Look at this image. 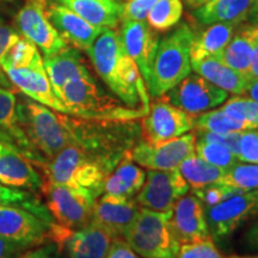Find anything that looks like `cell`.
<instances>
[{
	"instance_id": "1",
	"label": "cell",
	"mask_w": 258,
	"mask_h": 258,
	"mask_svg": "<svg viewBox=\"0 0 258 258\" xmlns=\"http://www.w3.org/2000/svg\"><path fill=\"white\" fill-rule=\"evenodd\" d=\"M86 53L110 91L129 108L146 115L151 105L150 92L137 63L125 53L118 31L104 29Z\"/></svg>"
},
{
	"instance_id": "2",
	"label": "cell",
	"mask_w": 258,
	"mask_h": 258,
	"mask_svg": "<svg viewBox=\"0 0 258 258\" xmlns=\"http://www.w3.org/2000/svg\"><path fill=\"white\" fill-rule=\"evenodd\" d=\"M120 161L72 143L48 160L42 169L44 180L86 189L98 199L103 194L105 178Z\"/></svg>"
},
{
	"instance_id": "3",
	"label": "cell",
	"mask_w": 258,
	"mask_h": 258,
	"mask_svg": "<svg viewBox=\"0 0 258 258\" xmlns=\"http://www.w3.org/2000/svg\"><path fill=\"white\" fill-rule=\"evenodd\" d=\"M67 115L84 120H138L145 112L129 108L98 85L91 74L71 80L59 96Z\"/></svg>"
},
{
	"instance_id": "4",
	"label": "cell",
	"mask_w": 258,
	"mask_h": 258,
	"mask_svg": "<svg viewBox=\"0 0 258 258\" xmlns=\"http://www.w3.org/2000/svg\"><path fill=\"white\" fill-rule=\"evenodd\" d=\"M17 115L29 143L47 160L72 143L70 115L53 110L27 96L17 101Z\"/></svg>"
},
{
	"instance_id": "5",
	"label": "cell",
	"mask_w": 258,
	"mask_h": 258,
	"mask_svg": "<svg viewBox=\"0 0 258 258\" xmlns=\"http://www.w3.org/2000/svg\"><path fill=\"white\" fill-rule=\"evenodd\" d=\"M192 38L191 28L182 23L159 41L147 83L151 97H163L191 73L190 48Z\"/></svg>"
},
{
	"instance_id": "6",
	"label": "cell",
	"mask_w": 258,
	"mask_h": 258,
	"mask_svg": "<svg viewBox=\"0 0 258 258\" xmlns=\"http://www.w3.org/2000/svg\"><path fill=\"white\" fill-rule=\"evenodd\" d=\"M171 215L172 211L157 212L141 207L122 238L143 258H175L179 243L171 231Z\"/></svg>"
},
{
	"instance_id": "7",
	"label": "cell",
	"mask_w": 258,
	"mask_h": 258,
	"mask_svg": "<svg viewBox=\"0 0 258 258\" xmlns=\"http://www.w3.org/2000/svg\"><path fill=\"white\" fill-rule=\"evenodd\" d=\"M41 190L46 195L48 211L56 224L69 230H78L91 222L97 200L91 191L44 179Z\"/></svg>"
},
{
	"instance_id": "8",
	"label": "cell",
	"mask_w": 258,
	"mask_h": 258,
	"mask_svg": "<svg viewBox=\"0 0 258 258\" xmlns=\"http://www.w3.org/2000/svg\"><path fill=\"white\" fill-rule=\"evenodd\" d=\"M48 2L25 0L14 18L15 29L19 35L30 40L44 57L54 55L69 46L47 17Z\"/></svg>"
},
{
	"instance_id": "9",
	"label": "cell",
	"mask_w": 258,
	"mask_h": 258,
	"mask_svg": "<svg viewBox=\"0 0 258 258\" xmlns=\"http://www.w3.org/2000/svg\"><path fill=\"white\" fill-rule=\"evenodd\" d=\"M205 211L213 239H225L258 217V189L235 194L218 205L205 207Z\"/></svg>"
},
{
	"instance_id": "10",
	"label": "cell",
	"mask_w": 258,
	"mask_h": 258,
	"mask_svg": "<svg viewBox=\"0 0 258 258\" xmlns=\"http://www.w3.org/2000/svg\"><path fill=\"white\" fill-rule=\"evenodd\" d=\"M141 138L154 145L178 138L194 129V116L159 97L141 120Z\"/></svg>"
},
{
	"instance_id": "11",
	"label": "cell",
	"mask_w": 258,
	"mask_h": 258,
	"mask_svg": "<svg viewBox=\"0 0 258 258\" xmlns=\"http://www.w3.org/2000/svg\"><path fill=\"white\" fill-rule=\"evenodd\" d=\"M195 144L194 132L154 145L141 139L132 148L129 156L134 163L148 170H173L178 169L183 160L195 153Z\"/></svg>"
},
{
	"instance_id": "12",
	"label": "cell",
	"mask_w": 258,
	"mask_h": 258,
	"mask_svg": "<svg viewBox=\"0 0 258 258\" xmlns=\"http://www.w3.org/2000/svg\"><path fill=\"white\" fill-rule=\"evenodd\" d=\"M163 97L180 110L195 116L224 104L228 98V92L200 74L190 73Z\"/></svg>"
},
{
	"instance_id": "13",
	"label": "cell",
	"mask_w": 258,
	"mask_h": 258,
	"mask_svg": "<svg viewBox=\"0 0 258 258\" xmlns=\"http://www.w3.org/2000/svg\"><path fill=\"white\" fill-rule=\"evenodd\" d=\"M53 225L12 202H0V237L4 239L35 246L50 239Z\"/></svg>"
},
{
	"instance_id": "14",
	"label": "cell",
	"mask_w": 258,
	"mask_h": 258,
	"mask_svg": "<svg viewBox=\"0 0 258 258\" xmlns=\"http://www.w3.org/2000/svg\"><path fill=\"white\" fill-rule=\"evenodd\" d=\"M189 184L178 169L148 170L145 184L135 200L141 207L169 212L182 196L189 192Z\"/></svg>"
},
{
	"instance_id": "15",
	"label": "cell",
	"mask_w": 258,
	"mask_h": 258,
	"mask_svg": "<svg viewBox=\"0 0 258 258\" xmlns=\"http://www.w3.org/2000/svg\"><path fill=\"white\" fill-rule=\"evenodd\" d=\"M170 227L179 245L212 239L205 206L194 194H185L175 203Z\"/></svg>"
},
{
	"instance_id": "16",
	"label": "cell",
	"mask_w": 258,
	"mask_h": 258,
	"mask_svg": "<svg viewBox=\"0 0 258 258\" xmlns=\"http://www.w3.org/2000/svg\"><path fill=\"white\" fill-rule=\"evenodd\" d=\"M4 72L12 85L16 86L24 96L53 110L67 115L66 106L51 88L42 56L24 69H8L4 70Z\"/></svg>"
},
{
	"instance_id": "17",
	"label": "cell",
	"mask_w": 258,
	"mask_h": 258,
	"mask_svg": "<svg viewBox=\"0 0 258 258\" xmlns=\"http://www.w3.org/2000/svg\"><path fill=\"white\" fill-rule=\"evenodd\" d=\"M125 53L140 70L145 83H148L159 38L147 21L122 22L118 31Z\"/></svg>"
},
{
	"instance_id": "18",
	"label": "cell",
	"mask_w": 258,
	"mask_h": 258,
	"mask_svg": "<svg viewBox=\"0 0 258 258\" xmlns=\"http://www.w3.org/2000/svg\"><path fill=\"white\" fill-rule=\"evenodd\" d=\"M47 17L62 40L79 50H88L97 36L104 30L93 27L66 6L50 0L47 6Z\"/></svg>"
},
{
	"instance_id": "19",
	"label": "cell",
	"mask_w": 258,
	"mask_h": 258,
	"mask_svg": "<svg viewBox=\"0 0 258 258\" xmlns=\"http://www.w3.org/2000/svg\"><path fill=\"white\" fill-rule=\"evenodd\" d=\"M0 141L16 148L41 167L48 161L35 151L25 137L18 122L17 97L11 89L5 88H0Z\"/></svg>"
},
{
	"instance_id": "20",
	"label": "cell",
	"mask_w": 258,
	"mask_h": 258,
	"mask_svg": "<svg viewBox=\"0 0 258 258\" xmlns=\"http://www.w3.org/2000/svg\"><path fill=\"white\" fill-rule=\"evenodd\" d=\"M140 208L141 206L134 198L123 199L104 194L101 199L96 200L91 222L102 226L115 238H122Z\"/></svg>"
},
{
	"instance_id": "21",
	"label": "cell",
	"mask_w": 258,
	"mask_h": 258,
	"mask_svg": "<svg viewBox=\"0 0 258 258\" xmlns=\"http://www.w3.org/2000/svg\"><path fill=\"white\" fill-rule=\"evenodd\" d=\"M0 184L14 189H42V178L30 159L0 141Z\"/></svg>"
},
{
	"instance_id": "22",
	"label": "cell",
	"mask_w": 258,
	"mask_h": 258,
	"mask_svg": "<svg viewBox=\"0 0 258 258\" xmlns=\"http://www.w3.org/2000/svg\"><path fill=\"white\" fill-rule=\"evenodd\" d=\"M115 239L102 226L90 222L71 231L61 249L66 250L69 258H106Z\"/></svg>"
},
{
	"instance_id": "23",
	"label": "cell",
	"mask_w": 258,
	"mask_h": 258,
	"mask_svg": "<svg viewBox=\"0 0 258 258\" xmlns=\"http://www.w3.org/2000/svg\"><path fill=\"white\" fill-rule=\"evenodd\" d=\"M43 64L51 88L57 97L71 80L91 74L79 49L70 46L54 55L43 57Z\"/></svg>"
},
{
	"instance_id": "24",
	"label": "cell",
	"mask_w": 258,
	"mask_h": 258,
	"mask_svg": "<svg viewBox=\"0 0 258 258\" xmlns=\"http://www.w3.org/2000/svg\"><path fill=\"white\" fill-rule=\"evenodd\" d=\"M257 36L258 25L250 23L240 24L227 46L218 55H215V57H218L221 62L227 64L231 69L244 74L249 79L251 56H252L253 46Z\"/></svg>"
},
{
	"instance_id": "25",
	"label": "cell",
	"mask_w": 258,
	"mask_h": 258,
	"mask_svg": "<svg viewBox=\"0 0 258 258\" xmlns=\"http://www.w3.org/2000/svg\"><path fill=\"white\" fill-rule=\"evenodd\" d=\"M80 16L93 27L116 29L121 22L122 6L117 0H50Z\"/></svg>"
},
{
	"instance_id": "26",
	"label": "cell",
	"mask_w": 258,
	"mask_h": 258,
	"mask_svg": "<svg viewBox=\"0 0 258 258\" xmlns=\"http://www.w3.org/2000/svg\"><path fill=\"white\" fill-rule=\"evenodd\" d=\"M191 70L226 92L234 96L246 95L250 80L244 74L221 62L218 57L209 56L199 61H191Z\"/></svg>"
},
{
	"instance_id": "27",
	"label": "cell",
	"mask_w": 258,
	"mask_h": 258,
	"mask_svg": "<svg viewBox=\"0 0 258 258\" xmlns=\"http://www.w3.org/2000/svg\"><path fill=\"white\" fill-rule=\"evenodd\" d=\"M146 180V172L125 154L115 170L106 177L103 192L117 198L132 199L140 191Z\"/></svg>"
},
{
	"instance_id": "28",
	"label": "cell",
	"mask_w": 258,
	"mask_h": 258,
	"mask_svg": "<svg viewBox=\"0 0 258 258\" xmlns=\"http://www.w3.org/2000/svg\"><path fill=\"white\" fill-rule=\"evenodd\" d=\"M239 25L240 23L235 22H220L209 24L207 29L198 35L194 34L190 59L191 61H199L205 57L218 55L227 46Z\"/></svg>"
},
{
	"instance_id": "29",
	"label": "cell",
	"mask_w": 258,
	"mask_h": 258,
	"mask_svg": "<svg viewBox=\"0 0 258 258\" xmlns=\"http://www.w3.org/2000/svg\"><path fill=\"white\" fill-rule=\"evenodd\" d=\"M252 0H211L192 11L201 24L209 25L220 22L245 23Z\"/></svg>"
},
{
	"instance_id": "30",
	"label": "cell",
	"mask_w": 258,
	"mask_h": 258,
	"mask_svg": "<svg viewBox=\"0 0 258 258\" xmlns=\"http://www.w3.org/2000/svg\"><path fill=\"white\" fill-rule=\"evenodd\" d=\"M178 171L191 189H200L215 183H221L226 170L209 164L194 153L180 163Z\"/></svg>"
},
{
	"instance_id": "31",
	"label": "cell",
	"mask_w": 258,
	"mask_h": 258,
	"mask_svg": "<svg viewBox=\"0 0 258 258\" xmlns=\"http://www.w3.org/2000/svg\"><path fill=\"white\" fill-rule=\"evenodd\" d=\"M194 128L220 134L239 133V132L250 129L249 125L243 122L235 121L221 109H212V110L194 116Z\"/></svg>"
},
{
	"instance_id": "32",
	"label": "cell",
	"mask_w": 258,
	"mask_h": 258,
	"mask_svg": "<svg viewBox=\"0 0 258 258\" xmlns=\"http://www.w3.org/2000/svg\"><path fill=\"white\" fill-rule=\"evenodd\" d=\"M183 15V0H159L148 12L147 23L157 31L176 27Z\"/></svg>"
},
{
	"instance_id": "33",
	"label": "cell",
	"mask_w": 258,
	"mask_h": 258,
	"mask_svg": "<svg viewBox=\"0 0 258 258\" xmlns=\"http://www.w3.org/2000/svg\"><path fill=\"white\" fill-rule=\"evenodd\" d=\"M40 56L38 48L30 40L21 35L3 56L0 66L3 71L8 69H24L30 66Z\"/></svg>"
},
{
	"instance_id": "34",
	"label": "cell",
	"mask_w": 258,
	"mask_h": 258,
	"mask_svg": "<svg viewBox=\"0 0 258 258\" xmlns=\"http://www.w3.org/2000/svg\"><path fill=\"white\" fill-rule=\"evenodd\" d=\"M221 110L250 129H258V102L250 97L234 96L222 104Z\"/></svg>"
},
{
	"instance_id": "35",
	"label": "cell",
	"mask_w": 258,
	"mask_h": 258,
	"mask_svg": "<svg viewBox=\"0 0 258 258\" xmlns=\"http://www.w3.org/2000/svg\"><path fill=\"white\" fill-rule=\"evenodd\" d=\"M222 184H228L241 190L258 189V164L238 161L226 170Z\"/></svg>"
},
{
	"instance_id": "36",
	"label": "cell",
	"mask_w": 258,
	"mask_h": 258,
	"mask_svg": "<svg viewBox=\"0 0 258 258\" xmlns=\"http://www.w3.org/2000/svg\"><path fill=\"white\" fill-rule=\"evenodd\" d=\"M195 153L203 160L208 161L209 164L222 167L225 170L230 169L239 161L228 148L218 144L203 143V141L196 140Z\"/></svg>"
},
{
	"instance_id": "37",
	"label": "cell",
	"mask_w": 258,
	"mask_h": 258,
	"mask_svg": "<svg viewBox=\"0 0 258 258\" xmlns=\"http://www.w3.org/2000/svg\"><path fill=\"white\" fill-rule=\"evenodd\" d=\"M241 191H245V190L228 184H222V183H215V184L203 186L200 189H192V194L203 203L205 207L218 205Z\"/></svg>"
},
{
	"instance_id": "38",
	"label": "cell",
	"mask_w": 258,
	"mask_h": 258,
	"mask_svg": "<svg viewBox=\"0 0 258 258\" xmlns=\"http://www.w3.org/2000/svg\"><path fill=\"white\" fill-rule=\"evenodd\" d=\"M175 258H225L215 245L214 240H200L180 244Z\"/></svg>"
},
{
	"instance_id": "39",
	"label": "cell",
	"mask_w": 258,
	"mask_h": 258,
	"mask_svg": "<svg viewBox=\"0 0 258 258\" xmlns=\"http://www.w3.org/2000/svg\"><path fill=\"white\" fill-rule=\"evenodd\" d=\"M240 134L241 132H239V133L220 134V133H212V132H207V131H200V129H196L195 132L196 140L198 141L221 145V146L228 148V150H230L237 158L239 157Z\"/></svg>"
},
{
	"instance_id": "40",
	"label": "cell",
	"mask_w": 258,
	"mask_h": 258,
	"mask_svg": "<svg viewBox=\"0 0 258 258\" xmlns=\"http://www.w3.org/2000/svg\"><path fill=\"white\" fill-rule=\"evenodd\" d=\"M238 159L244 163L258 164V129L241 132Z\"/></svg>"
},
{
	"instance_id": "41",
	"label": "cell",
	"mask_w": 258,
	"mask_h": 258,
	"mask_svg": "<svg viewBox=\"0 0 258 258\" xmlns=\"http://www.w3.org/2000/svg\"><path fill=\"white\" fill-rule=\"evenodd\" d=\"M21 36L19 32L16 30L15 28L10 27L9 24H6L5 22L0 21V62H2L3 56L5 55V53L12 44L15 43V41ZM11 82L6 76V73L3 71L2 66H0V88L10 89L11 88Z\"/></svg>"
},
{
	"instance_id": "42",
	"label": "cell",
	"mask_w": 258,
	"mask_h": 258,
	"mask_svg": "<svg viewBox=\"0 0 258 258\" xmlns=\"http://www.w3.org/2000/svg\"><path fill=\"white\" fill-rule=\"evenodd\" d=\"M159 0H127L122 6L121 22L125 21H146L151 9Z\"/></svg>"
},
{
	"instance_id": "43",
	"label": "cell",
	"mask_w": 258,
	"mask_h": 258,
	"mask_svg": "<svg viewBox=\"0 0 258 258\" xmlns=\"http://www.w3.org/2000/svg\"><path fill=\"white\" fill-rule=\"evenodd\" d=\"M106 258H143L135 252L129 245L125 243L123 238H116L112 241L110 250Z\"/></svg>"
},
{
	"instance_id": "44",
	"label": "cell",
	"mask_w": 258,
	"mask_h": 258,
	"mask_svg": "<svg viewBox=\"0 0 258 258\" xmlns=\"http://www.w3.org/2000/svg\"><path fill=\"white\" fill-rule=\"evenodd\" d=\"M28 246L0 237V258H18Z\"/></svg>"
},
{
	"instance_id": "45",
	"label": "cell",
	"mask_w": 258,
	"mask_h": 258,
	"mask_svg": "<svg viewBox=\"0 0 258 258\" xmlns=\"http://www.w3.org/2000/svg\"><path fill=\"white\" fill-rule=\"evenodd\" d=\"M28 199V194L19 189L8 188L0 184V202H21Z\"/></svg>"
},
{
	"instance_id": "46",
	"label": "cell",
	"mask_w": 258,
	"mask_h": 258,
	"mask_svg": "<svg viewBox=\"0 0 258 258\" xmlns=\"http://www.w3.org/2000/svg\"><path fill=\"white\" fill-rule=\"evenodd\" d=\"M18 258H56V256L54 253L53 247L46 246L22 253Z\"/></svg>"
},
{
	"instance_id": "47",
	"label": "cell",
	"mask_w": 258,
	"mask_h": 258,
	"mask_svg": "<svg viewBox=\"0 0 258 258\" xmlns=\"http://www.w3.org/2000/svg\"><path fill=\"white\" fill-rule=\"evenodd\" d=\"M244 241L247 247L258 250V220L246 231L244 237Z\"/></svg>"
},
{
	"instance_id": "48",
	"label": "cell",
	"mask_w": 258,
	"mask_h": 258,
	"mask_svg": "<svg viewBox=\"0 0 258 258\" xmlns=\"http://www.w3.org/2000/svg\"><path fill=\"white\" fill-rule=\"evenodd\" d=\"M249 79H250V82H251V80H257L258 79V36L256 38V42H254L253 50H252V56H251Z\"/></svg>"
},
{
	"instance_id": "49",
	"label": "cell",
	"mask_w": 258,
	"mask_h": 258,
	"mask_svg": "<svg viewBox=\"0 0 258 258\" xmlns=\"http://www.w3.org/2000/svg\"><path fill=\"white\" fill-rule=\"evenodd\" d=\"M246 22L250 24L258 25V0H252V3H251Z\"/></svg>"
},
{
	"instance_id": "50",
	"label": "cell",
	"mask_w": 258,
	"mask_h": 258,
	"mask_svg": "<svg viewBox=\"0 0 258 258\" xmlns=\"http://www.w3.org/2000/svg\"><path fill=\"white\" fill-rule=\"evenodd\" d=\"M246 95L250 97L251 99L258 102V79L257 80H251L249 86H247Z\"/></svg>"
},
{
	"instance_id": "51",
	"label": "cell",
	"mask_w": 258,
	"mask_h": 258,
	"mask_svg": "<svg viewBox=\"0 0 258 258\" xmlns=\"http://www.w3.org/2000/svg\"><path fill=\"white\" fill-rule=\"evenodd\" d=\"M18 0H0V14L4 11H9L17 4Z\"/></svg>"
},
{
	"instance_id": "52",
	"label": "cell",
	"mask_w": 258,
	"mask_h": 258,
	"mask_svg": "<svg viewBox=\"0 0 258 258\" xmlns=\"http://www.w3.org/2000/svg\"><path fill=\"white\" fill-rule=\"evenodd\" d=\"M208 2H211V0H184L185 5L191 10H195V9L200 8V6L207 4Z\"/></svg>"
},
{
	"instance_id": "53",
	"label": "cell",
	"mask_w": 258,
	"mask_h": 258,
	"mask_svg": "<svg viewBox=\"0 0 258 258\" xmlns=\"http://www.w3.org/2000/svg\"><path fill=\"white\" fill-rule=\"evenodd\" d=\"M225 258H258V254L257 256H238V254H233V256H228Z\"/></svg>"
}]
</instances>
